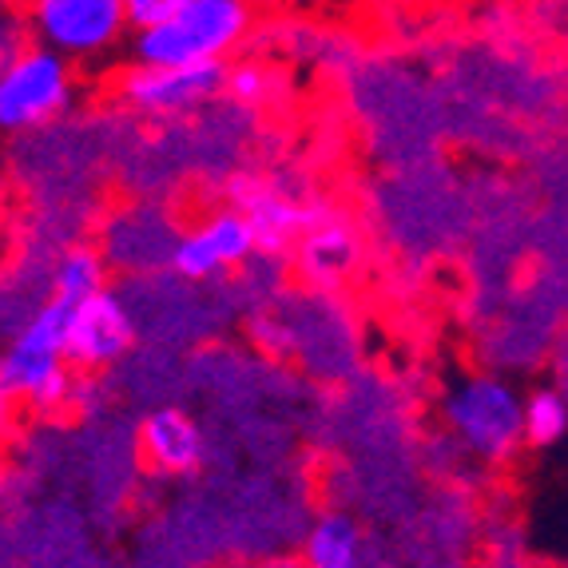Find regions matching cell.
<instances>
[{
	"mask_svg": "<svg viewBox=\"0 0 568 568\" xmlns=\"http://www.w3.org/2000/svg\"><path fill=\"white\" fill-rule=\"evenodd\" d=\"M258 12L251 0H187L180 12L132 32L128 57L135 64L187 68V64H231L255 40Z\"/></svg>",
	"mask_w": 568,
	"mask_h": 568,
	"instance_id": "cell-1",
	"label": "cell"
},
{
	"mask_svg": "<svg viewBox=\"0 0 568 568\" xmlns=\"http://www.w3.org/2000/svg\"><path fill=\"white\" fill-rule=\"evenodd\" d=\"M442 422L465 454L505 465L525 446V394L497 374H465L442 394Z\"/></svg>",
	"mask_w": 568,
	"mask_h": 568,
	"instance_id": "cell-2",
	"label": "cell"
},
{
	"mask_svg": "<svg viewBox=\"0 0 568 568\" xmlns=\"http://www.w3.org/2000/svg\"><path fill=\"white\" fill-rule=\"evenodd\" d=\"M68 318L72 306L60 298H48L29 323L20 326L12 346L0 358V382L17 394L20 402L44 409H64L77 394L72 382V362H68Z\"/></svg>",
	"mask_w": 568,
	"mask_h": 568,
	"instance_id": "cell-3",
	"label": "cell"
},
{
	"mask_svg": "<svg viewBox=\"0 0 568 568\" xmlns=\"http://www.w3.org/2000/svg\"><path fill=\"white\" fill-rule=\"evenodd\" d=\"M77 104V64L24 40L0 57V135H29Z\"/></svg>",
	"mask_w": 568,
	"mask_h": 568,
	"instance_id": "cell-4",
	"label": "cell"
},
{
	"mask_svg": "<svg viewBox=\"0 0 568 568\" xmlns=\"http://www.w3.org/2000/svg\"><path fill=\"white\" fill-rule=\"evenodd\" d=\"M24 37L77 68L108 60L132 40L128 0H17Z\"/></svg>",
	"mask_w": 568,
	"mask_h": 568,
	"instance_id": "cell-5",
	"label": "cell"
},
{
	"mask_svg": "<svg viewBox=\"0 0 568 568\" xmlns=\"http://www.w3.org/2000/svg\"><path fill=\"white\" fill-rule=\"evenodd\" d=\"M231 64H187V68H160V64H128L115 77V100L128 112L143 120H175L200 108L223 100Z\"/></svg>",
	"mask_w": 568,
	"mask_h": 568,
	"instance_id": "cell-6",
	"label": "cell"
},
{
	"mask_svg": "<svg viewBox=\"0 0 568 568\" xmlns=\"http://www.w3.org/2000/svg\"><path fill=\"white\" fill-rule=\"evenodd\" d=\"M255 251L258 239L251 219L231 203V207L211 211L195 227L180 231V235L171 239L168 263L187 283H203V278H219L235 271V266H243Z\"/></svg>",
	"mask_w": 568,
	"mask_h": 568,
	"instance_id": "cell-7",
	"label": "cell"
},
{
	"mask_svg": "<svg viewBox=\"0 0 568 568\" xmlns=\"http://www.w3.org/2000/svg\"><path fill=\"white\" fill-rule=\"evenodd\" d=\"M135 342V318L112 291H100L72 306L68 318V362L80 369H104L120 362Z\"/></svg>",
	"mask_w": 568,
	"mask_h": 568,
	"instance_id": "cell-8",
	"label": "cell"
},
{
	"mask_svg": "<svg viewBox=\"0 0 568 568\" xmlns=\"http://www.w3.org/2000/svg\"><path fill=\"white\" fill-rule=\"evenodd\" d=\"M140 457L160 477H191L207 457V437L187 409L163 406L143 417Z\"/></svg>",
	"mask_w": 568,
	"mask_h": 568,
	"instance_id": "cell-9",
	"label": "cell"
},
{
	"mask_svg": "<svg viewBox=\"0 0 568 568\" xmlns=\"http://www.w3.org/2000/svg\"><path fill=\"white\" fill-rule=\"evenodd\" d=\"M358 266V239L351 227L331 223V227H306L298 239V271L314 286H342Z\"/></svg>",
	"mask_w": 568,
	"mask_h": 568,
	"instance_id": "cell-10",
	"label": "cell"
},
{
	"mask_svg": "<svg viewBox=\"0 0 568 568\" xmlns=\"http://www.w3.org/2000/svg\"><path fill=\"white\" fill-rule=\"evenodd\" d=\"M235 207L251 219V227H255V239H258V251H286L294 239H303L306 227H311V215H306L298 203H291L286 195L278 191H266V187H255L251 195H239Z\"/></svg>",
	"mask_w": 568,
	"mask_h": 568,
	"instance_id": "cell-11",
	"label": "cell"
},
{
	"mask_svg": "<svg viewBox=\"0 0 568 568\" xmlns=\"http://www.w3.org/2000/svg\"><path fill=\"white\" fill-rule=\"evenodd\" d=\"M303 568H362V532L346 513H326L303 540Z\"/></svg>",
	"mask_w": 568,
	"mask_h": 568,
	"instance_id": "cell-12",
	"label": "cell"
},
{
	"mask_svg": "<svg viewBox=\"0 0 568 568\" xmlns=\"http://www.w3.org/2000/svg\"><path fill=\"white\" fill-rule=\"evenodd\" d=\"M108 291V255L100 246H72L52 271V298L77 306L92 294Z\"/></svg>",
	"mask_w": 568,
	"mask_h": 568,
	"instance_id": "cell-13",
	"label": "cell"
},
{
	"mask_svg": "<svg viewBox=\"0 0 568 568\" xmlns=\"http://www.w3.org/2000/svg\"><path fill=\"white\" fill-rule=\"evenodd\" d=\"M568 437V398L552 386L525 394V446L552 449Z\"/></svg>",
	"mask_w": 568,
	"mask_h": 568,
	"instance_id": "cell-14",
	"label": "cell"
},
{
	"mask_svg": "<svg viewBox=\"0 0 568 568\" xmlns=\"http://www.w3.org/2000/svg\"><path fill=\"white\" fill-rule=\"evenodd\" d=\"M271 95H275V72L271 68L258 64V60H231L223 100L239 108H263Z\"/></svg>",
	"mask_w": 568,
	"mask_h": 568,
	"instance_id": "cell-15",
	"label": "cell"
},
{
	"mask_svg": "<svg viewBox=\"0 0 568 568\" xmlns=\"http://www.w3.org/2000/svg\"><path fill=\"white\" fill-rule=\"evenodd\" d=\"M187 0H128V17H132V32L152 29L160 20H168L171 12H180Z\"/></svg>",
	"mask_w": 568,
	"mask_h": 568,
	"instance_id": "cell-16",
	"label": "cell"
},
{
	"mask_svg": "<svg viewBox=\"0 0 568 568\" xmlns=\"http://www.w3.org/2000/svg\"><path fill=\"white\" fill-rule=\"evenodd\" d=\"M24 24H20V4L17 0H0V57L24 44Z\"/></svg>",
	"mask_w": 568,
	"mask_h": 568,
	"instance_id": "cell-17",
	"label": "cell"
},
{
	"mask_svg": "<svg viewBox=\"0 0 568 568\" xmlns=\"http://www.w3.org/2000/svg\"><path fill=\"white\" fill-rule=\"evenodd\" d=\"M251 4H255L258 17H298L318 0H251Z\"/></svg>",
	"mask_w": 568,
	"mask_h": 568,
	"instance_id": "cell-18",
	"label": "cell"
},
{
	"mask_svg": "<svg viewBox=\"0 0 568 568\" xmlns=\"http://www.w3.org/2000/svg\"><path fill=\"white\" fill-rule=\"evenodd\" d=\"M17 394H12L9 386H4V382H0V434H4V429L12 426V414H17Z\"/></svg>",
	"mask_w": 568,
	"mask_h": 568,
	"instance_id": "cell-19",
	"label": "cell"
},
{
	"mask_svg": "<svg viewBox=\"0 0 568 568\" xmlns=\"http://www.w3.org/2000/svg\"><path fill=\"white\" fill-rule=\"evenodd\" d=\"M9 481H12V465H9V454L0 449V497L9 493Z\"/></svg>",
	"mask_w": 568,
	"mask_h": 568,
	"instance_id": "cell-20",
	"label": "cell"
},
{
	"mask_svg": "<svg viewBox=\"0 0 568 568\" xmlns=\"http://www.w3.org/2000/svg\"><path fill=\"white\" fill-rule=\"evenodd\" d=\"M338 4H374V0H338Z\"/></svg>",
	"mask_w": 568,
	"mask_h": 568,
	"instance_id": "cell-21",
	"label": "cell"
},
{
	"mask_svg": "<svg viewBox=\"0 0 568 568\" xmlns=\"http://www.w3.org/2000/svg\"><path fill=\"white\" fill-rule=\"evenodd\" d=\"M0 180H4V160H0Z\"/></svg>",
	"mask_w": 568,
	"mask_h": 568,
	"instance_id": "cell-22",
	"label": "cell"
}]
</instances>
